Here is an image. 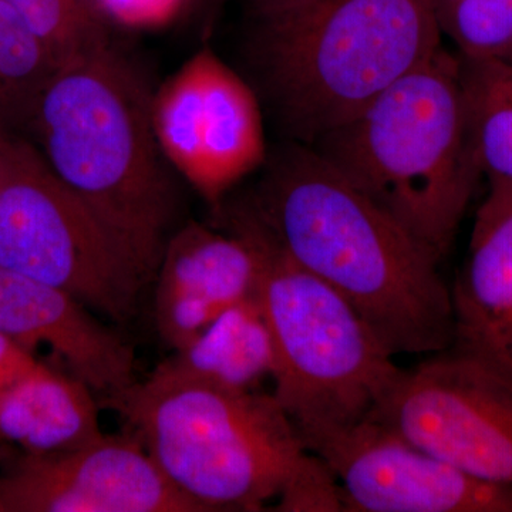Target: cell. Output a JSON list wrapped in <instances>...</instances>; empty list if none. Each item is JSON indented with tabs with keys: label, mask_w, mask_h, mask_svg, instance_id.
<instances>
[{
	"label": "cell",
	"mask_w": 512,
	"mask_h": 512,
	"mask_svg": "<svg viewBox=\"0 0 512 512\" xmlns=\"http://www.w3.org/2000/svg\"><path fill=\"white\" fill-rule=\"evenodd\" d=\"M151 119L168 163L212 207L268 158L258 94L210 47L161 84Z\"/></svg>",
	"instance_id": "obj_9"
},
{
	"label": "cell",
	"mask_w": 512,
	"mask_h": 512,
	"mask_svg": "<svg viewBox=\"0 0 512 512\" xmlns=\"http://www.w3.org/2000/svg\"><path fill=\"white\" fill-rule=\"evenodd\" d=\"M441 30L458 53L505 57L512 42V0H431Z\"/></svg>",
	"instance_id": "obj_20"
},
{
	"label": "cell",
	"mask_w": 512,
	"mask_h": 512,
	"mask_svg": "<svg viewBox=\"0 0 512 512\" xmlns=\"http://www.w3.org/2000/svg\"><path fill=\"white\" fill-rule=\"evenodd\" d=\"M244 207L286 255L355 306L393 356L453 343L451 291L440 261L311 146L266 158Z\"/></svg>",
	"instance_id": "obj_1"
},
{
	"label": "cell",
	"mask_w": 512,
	"mask_h": 512,
	"mask_svg": "<svg viewBox=\"0 0 512 512\" xmlns=\"http://www.w3.org/2000/svg\"><path fill=\"white\" fill-rule=\"evenodd\" d=\"M503 59H507L508 62L512 63V42H511L510 49H508L507 56L503 57Z\"/></svg>",
	"instance_id": "obj_26"
},
{
	"label": "cell",
	"mask_w": 512,
	"mask_h": 512,
	"mask_svg": "<svg viewBox=\"0 0 512 512\" xmlns=\"http://www.w3.org/2000/svg\"><path fill=\"white\" fill-rule=\"evenodd\" d=\"M39 363L35 353L29 352L0 332V396L13 384L28 376Z\"/></svg>",
	"instance_id": "obj_23"
},
{
	"label": "cell",
	"mask_w": 512,
	"mask_h": 512,
	"mask_svg": "<svg viewBox=\"0 0 512 512\" xmlns=\"http://www.w3.org/2000/svg\"><path fill=\"white\" fill-rule=\"evenodd\" d=\"M468 117L488 192L512 198V63L458 53Z\"/></svg>",
	"instance_id": "obj_17"
},
{
	"label": "cell",
	"mask_w": 512,
	"mask_h": 512,
	"mask_svg": "<svg viewBox=\"0 0 512 512\" xmlns=\"http://www.w3.org/2000/svg\"><path fill=\"white\" fill-rule=\"evenodd\" d=\"M153 94L110 42L57 70L26 133L151 284L181 207L151 119Z\"/></svg>",
	"instance_id": "obj_2"
},
{
	"label": "cell",
	"mask_w": 512,
	"mask_h": 512,
	"mask_svg": "<svg viewBox=\"0 0 512 512\" xmlns=\"http://www.w3.org/2000/svg\"><path fill=\"white\" fill-rule=\"evenodd\" d=\"M311 147L443 261L483 175L458 55L441 46Z\"/></svg>",
	"instance_id": "obj_3"
},
{
	"label": "cell",
	"mask_w": 512,
	"mask_h": 512,
	"mask_svg": "<svg viewBox=\"0 0 512 512\" xmlns=\"http://www.w3.org/2000/svg\"><path fill=\"white\" fill-rule=\"evenodd\" d=\"M0 512H202L130 433L22 453L0 473Z\"/></svg>",
	"instance_id": "obj_11"
},
{
	"label": "cell",
	"mask_w": 512,
	"mask_h": 512,
	"mask_svg": "<svg viewBox=\"0 0 512 512\" xmlns=\"http://www.w3.org/2000/svg\"><path fill=\"white\" fill-rule=\"evenodd\" d=\"M171 484L202 512L262 511L309 456L274 394L157 367L106 399Z\"/></svg>",
	"instance_id": "obj_5"
},
{
	"label": "cell",
	"mask_w": 512,
	"mask_h": 512,
	"mask_svg": "<svg viewBox=\"0 0 512 512\" xmlns=\"http://www.w3.org/2000/svg\"><path fill=\"white\" fill-rule=\"evenodd\" d=\"M195 2L200 5V8L204 10V15H207V18L212 22L225 0H195Z\"/></svg>",
	"instance_id": "obj_25"
},
{
	"label": "cell",
	"mask_w": 512,
	"mask_h": 512,
	"mask_svg": "<svg viewBox=\"0 0 512 512\" xmlns=\"http://www.w3.org/2000/svg\"><path fill=\"white\" fill-rule=\"evenodd\" d=\"M0 268L70 293L111 322L151 285L28 134L0 126Z\"/></svg>",
	"instance_id": "obj_7"
},
{
	"label": "cell",
	"mask_w": 512,
	"mask_h": 512,
	"mask_svg": "<svg viewBox=\"0 0 512 512\" xmlns=\"http://www.w3.org/2000/svg\"><path fill=\"white\" fill-rule=\"evenodd\" d=\"M281 512L345 511L342 488L332 471L315 454L293 474L275 503Z\"/></svg>",
	"instance_id": "obj_21"
},
{
	"label": "cell",
	"mask_w": 512,
	"mask_h": 512,
	"mask_svg": "<svg viewBox=\"0 0 512 512\" xmlns=\"http://www.w3.org/2000/svg\"><path fill=\"white\" fill-rule=\"evenodd\" d=\"M57 70L39 37L0 0V126L28 133L40 96Z\"/></svg>",
	"instance_id": "obj_18"
},
{
	"label": "cell",
	"mask_w": 512,
	"mask_h": 512,
	"mask_svg": "<svg viewBox=\"0 0 512 512\" xmlns=\"http://www.w3.org/2000/svg\"><path fill=\"white\" fill-rule=\"evenodd\" d=\"M0 444H2V443H0Z\"/></svg>",
	"instance_id": "obj_27"
},
{
	"label": "cell",
	"mask_w": 512,
	"mask_h": 512,
	"mask_svg": "<svg viewBox=\"0 0 512 512\" xmlns=\"http://www.w3.org/2000/svg\"><path fill=\"white\" fill-rule=\"evenodd\" d=\"M457 353L512 383V198L488 192L451 291Z\"/></svg>",
	"instance_id": "obj_14"
},
{
	"label": "cell",
	"mask_w": 512,
	"mask_h": 512,
	"mask_svg": "<svg viewBox=\"0 0 512 512\" xmlns=\"http://www.w3.org/2000/svg\"><path fill=\"white\" fill-rule=\"evenodd\" d=\"M468 476L512 490V383L450 349L402 370L373 412Z\"/></svg>",
	"instance_id": "obj_8"
},
{
	"label": "cell",
	"mask_w": 512,
	"mask_h": 512,
	"mask_svg": "<svg viewBox=\"0 0 512 512\" xmlns=\"http://www.w3.org/2000/svg\"><path fill=\"white\" fill-rule=\"evenodd\" d=\"M158 367L232 390H259L264 380H274V339L256 293L222 312Z\"/></svg>",
	"instance_id": "obj_16"
},
{
	"label": "cell",
	"mask_w": 512,
	"mask_h": 512,
	"mask_svg": "<svg viewBox=\"0 0 512 512\" xmlns=\"http://www.w3.org/2000/svg\"><path fill=\"white\" fill-rule=\"evenodd\" d=\"M101 434L96 393L45 363L0 396V443L13 444L22 453H63Z\"/></svg>",
	"instance_id": "obj_15"
},
{
	"label": "cell",
	"mask_w": 512,
	"mask_h": 512,
	"mask_svg": "<svg viewBox=\"0 0 512 512\" xmlns=\"http://www.w3.org/2000/svg\"><path fill=\"white\" fill-rule=\"evenodd\" d=\"M431 0H325L256 23L251 59L289 140L311 146L441 47Z\"/></svg>",
	"instance_id": "obj_4"
},
{
	"label": "cell",
	"mask_w": 512,
	"mask_h": 512,
	"mask_svg": "<svg viewBox=\"0 0 512 512\" xmlns=\"http://www.w3.org/2000/svg\"><path fill=\"white\" fill-rule=\"evenodd\" d=\"M0 332L35 353L52 350L67 373L104 400L136 379L134 349L70 293L0 268Z\"/></svg>",
	"instance_id": "obj_13"
},
{
	"label": "cell",
	"mask_w": 512,
	"mask_h": 512,
	"mask_svg": "<svg viewBox=\"0 0 512 512\" xmlns=\"http://www.w3.org/2000/svg\"><path fill=\"white\" fill-rule=\"evenodd\" d=\"M110 28L154 30L173 23L191 0H92Z\"/></svg>",
	"instance_id": "obj_22"
},
{
	"label": "cell",
	"mask_w": 512,
	"mask_h": 512,
	"mask_svg": "<svg viewBox=\"0 0 512 512\" xmlns=\"http://www.w3.org/2000/svg\"><path fill=\"white\" fill-rule=\"evenodd\" d=\"M229 227L254 239L261 255L256 298L274 339L275 399L302 443L372 416L403 369L355 306L292 261L247 208Z\"/></svg>",
	"instance_id": "obj_6"
},
{
	"label": "cell",
	"mask_w": 512,
	"mask_h": 512,
	"mask_svg": "<svg viewBox=\"0 0 512 512\" xmlns=\"http://www.w3.org/2000/svg\"><path fill=\"white\" fill-rule=\"evenodd\" d=\"M46 46L57 66L73 62L111 40L110 26L92 0H5Z\"/></svg>",
	"instance_id": "obj_19"
},
{
	"label": "cell",
	"mask_w": 512,
	"mask_h": 512,
	"mask_svg": "<svg viewBox=\"0 0 512 512\" xmlns=\"http://www.w3.org/2000/svg\"><path fill=\"white\" fill-rule=\"evenodd\" d=\"M256 23H271L292 18L315 8L325 0H247Z\"/></svg>",
	"instance_id": "obj_24"
},
{
	"label": "cell",
	"mask_w": 512,
	"mask_h": 512,
	"mask_svg": "<svg viewBox=\"0 0 512 512\" xmlns=\"http://www.w3.org/2000/svg\"><path fill=\"white\" fill-rule=\"evenodd\" d=\"M261 255L241 229L228 234L188 222L175 229L158 265L154 316L160 338L177 350L222 312L256 292Z\"/></svg>",
	"instance_id": "obj_12"
},
{
	"label": "cell",
	"mask_w": 512,
	"mask_h": 512,
	"mask_svg": "<svg viewBox=\"0 0 512 512\" xmlns=\"http://www.w3.org/2000/svg\"><path fill=\"white\" fill-rule=\"evenodd\" d=\"M350 512H512V490L478 480L367 417L303 441Z\"/></svg>",
	"instance_id": "obj_10"
}]
</instances>
